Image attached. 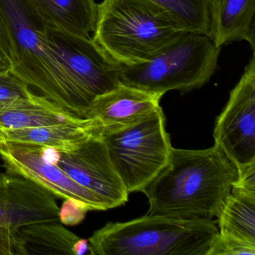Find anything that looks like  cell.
Returning <instances> with one entry per match:
<instances>
[{
	"instance_id": "cell-23",
	"label": "cell",
	"mask_w": 255,
	"mask_h": 255,
	"mask_svg": "<svg viewBox=\"0 0 255 255\" xmlns=\"http://www.w3.org/2000/svg\"><path fill=\"white\" fill-rule=\"evenodd\" d=\"M18 230L0 225V255H18Z\"/></svg>"
},
{
	"instance_id": "cell-19",
	"label": "cell",
	"mask_w": 255,
	"mask_h": 255,
	"mask_svg": "<svg viewBox=\"0 0 255 255\" xmlns=\"http://www.w3.org/2000/svg\"><path fill=\"white\" fill-rule=\"evenodd\" d=\"M170 14L186 32L209 35L207 0H147Z\"/></svg>"
},
{
	"instance_id": "cell-27",
	"label": "cell",
	"mask_w": 255,
	"mask_h": 255,
	"mask_svg": "<svg viewBox=\"0 0 255 255\" xmlns=\"http://www.w3.org/2000/svg\"><path fill=\"white\" fill-rule=\"evenodd\" d=\"M0 174H1V173H0Z\"/></svg>"
},
{
	"instance_id": "cell-24",
	"label": "cell",
	"mask_w": 255,
	"mask_h": 255,
	"mask_svg": "<svg viewBox=\"0 0 255 255\" xmlns=\"http://www.w3.org/2000/svg\"><path fill=\"white\" fill-rule=\"evenodd\" d=\"M231 189L255 195V163L238 170V178L234 182Z\"/></svg>"
},
{
	"instance_id": "cell-9",
	"label": "cell",
	"mask_w": 255,
	"mask_h": 255,
	"mask_svg": "<svg viewBox=\"0 0 255 255\" xmlns=\"http://www.w3.org/2000/svg\"><path fill=\"white\" fill-rule=\"evenodd\" d=\"M48 38L89 105L121 85V65L91 37L77 36L48 26Z\"/></svg>"
},
{
	"instance_id": "cell-20",
	"label": "cell",
	"mask_w": 255,
	"mask_h": 255,
	"mask_svg": "<svg viewBox=\"0 0 255 255\" xmlns=\"http://www.w3.org/2000/svg\"><path fill=\"white\" fill-rule=\"evenodd\" d=\"M206 255H255V244L218 231L210 241Z\"/></svg>"
},
{
	"instance_id": "cell-3",
	"label": "cell",
	"mask_w": 255,
	"mask_h": 255,
	"mask_svg": "<svg viewBox=\"0 0 255 255\" xmlns=\"http://www.w3.org/2000/svg\"><path fill=\"white\" fill-rule=\"evenodd\" d=\"M186 29L147 0H104L98 5L93 38L121 66L151 59Z\"/></svg>"
},
{
	"instance_id": "cell-12",
	"label": "cell",
	"mask_w": 255,
	"mask_h": 255,
	"mask_svg": "<svg viewBox=\"0 0 255 255\" xmlns=\"http://www.w3.org/2000/svg\"><path fill=\"white\" fill-rule=\"evenodd\" d=\"M162 96L125 85L101 95L92 103L88 119H98L104 130L132 125L160 107Z\"/></svg>"
},
{
	"instance_id": "cell-18",
	"label": "cell",
	"mask_w": 255,
	"mask_h": 255,
	"mask_svg": "<svg viewBox=\"0 0 255 255\" xmlns=\"http://www.w3.org/2000/svg\"><path fill=\"white\" fill-rule=\"evenodd\" d=\"M219 232L255 244V195L231 189L218 213Z\"/></svg>"
},
{
	"instance_id": "cell-10",
	"label": "cell",
	"mask_w": 255,
	"mask_h": 255,
	"mask_svg": "<svg viewBox=\"0 0 255 255\" xmlns=\"http://www.w3.org/2000/svg\"><path fill=\"white\" fill-rule=\"evenodd\" d=\"M0 159L6 173L31 180L55 197L81 201L90 210H106L94 194L74 181L62 168L47 162L40 146L0 141Z\"/></svg>"
},
{
	"instance_id": "cell-5",
	"label": "cell",
	"mask_w": 255,
	"mask_h": 255,
	"mask_svg": "<svg viewBox=\"0 0 255 255\" xmlns=\"http://www.w3.org/2000/svg\"><path fill=\"white\" fill-rule=\"evenodd\" d=\"M220 51L209 35L187 32L149 60L121 67L120 82L162 97L174 90L184 95L210 81Z\"/></svg>"
},
{
	"instance_id": "cell-6",
	"label": "cell",
	"mask_w": 255,
	"mask_h": 255,
	"mask_svg": "<svg viewBox=\"0 0 255 255\" xmlns=\"http://www.w3.org/2000/svg\"><path fill=\"white\" fill-rule=\"evenodd\" d=\"M162 108L141 120L104 130L110 161L129 193L141 192L168 163L171 145Z\"/></svg>"
},
{
	"instance_id": "cell-7",
	"label": "cell",
	"mask_w": 255,
	"mask_h": 255,
	"mask_svg": "<svg viewBox=\"0 0 255 255\" xmlns=\"http://www.w3.org/2000/svg\"><path fill=\"white\" fill-rule=\"evenodd\" d=\"M40 147L47 162L62 168L74 181L94 194L106 210L128 202L129 193L110 161L104 132L69 150Z\"/></svg>"
},
{
	"instance_id": "cell-15",
	"label": "cell",
	"mask_w": 255,
	"mask_h": 255,
	"mask_svg": "<svg viewBox=\"0 0 255 255\" xmlns=\"http://www.w3.org/2000/svg\"><path fill=\"white\" fill-rule=\"evenodd\" d=\"M17 236L18 255H92L89 240L80 238L59 220L22 227Z\"/></svg>"
},
{
	"instance_id": "cell-8",
	"label": "cell",
	"mask_w": 255,
	"mask_h": 255,
	"mask_svg": "<svg viewBox=\"0 0 255 255\" xmlns=\"http://www.w3.org/2000/svg\"><path fill=\"white\" fill-rule=\"evenodd\" d=\"M215 144L237 169L255 163V55L215 125Z\"/></svg>"
},
{
	"instance_id": "cell-4",
	"label": "cell",
	"mask_w": 255,
	"mask_h": 255,
	"mask_svg": "<svg viewBox=\"0 0 255 255\" xmlns=\"http://www.w3.org/2000/svg\"><path fill=\"white\" fill-rule=\"evenodd\" d=\"M218 231L213 219L147 214L108 222L89 241L92 255H206Z\"/></svg>"
},
{
	"instance_id": "cell-2",
	"label": "cell",
	"mask_w": 255,
	"mask_h": 255,
	"mask_svg": "<svg viewBox=\"0 0 255 255\" xmlns=\"http://www.w3.org/2000/svg\"><path fill=\"white\" fill-rule=\"evenodd\" d=\"M0 20L12 49L11 72L59 107L88 119L89 105L29 0H0Z\"/></svg>"
},
{
	"instance_id": "cell-21",
	"label": "cell",
	"mask_w": 255,
	"mask_h": 255,
	"mask_svg": "<svg viewBox=\"0 0 255 255\" xmlns=\"http://www.w3.org/2000/svg\"><path fill=\"white\" fill-rule=\"evenodd\" d=\"M32 92V89L10 70L0 71V104L25 98Z\"/></svg>"
},
{
	"instance_id": "cell-25",
	"label": "cell",
	"mask_w": 255,
	"mask_h": 255,
	"mask_svg": "<svg viewBox=\"0 0 255 255\" xmlns=\"http://www.w3.org/2000/svg\"><path fill=\"white\" fill-rule=\"evenodd\" d=\"M0 50L9 59L10 62H11L13 58L12 49H11L6 31L1 20H0Z\"/></svg>"
},
{
	"instance_id": "cell-11",
	"label": "cell",
	"mask_w": 255,
	"mask_h": 255,
	"mask_svg": "<svg viewBox=\"0 0 255 255\" xmlns=\"http://www.w3.org/2000/svg\"><path fill=\"white\" fill-rule=\"evenodd\" d=\"M55 196L20 176L0 174V225L18 228L59 219Z\"/></svg>"
},
{
	"instance_id": "cell-26",
	"label": "cell",
	"mask_w": 255,
	"mask_h": 255,
	"mask_svg": "<svg viewBox=\"0 0 255 255\" xmlns=\"http://www.w3.org/2000/svg\"><path fill=\"white\" fill-rule=\"evenodd\" d=\"M11 68V62L9 59L0 50V71H6Z\"/></svg>"
},
{
	"instance_id": "cell-13",
	"label": "cell",
	"mask_w": 255,
	"mask_h": 255,
	"mask_svg": "<svg viewBox=\"0 0 255 255\" xmlns=\"http://www.w3.org/2000/svg\"><path fill=\"white\" fill-rule=\"evenodd\" d=\"M209 36L219 48L245 41L255 50V0H207Z\"/></svg>"
},
{
	"instance_id": "cell-16",
	"label": "cell",
	"mask_w": 255,
	"mask_h": 255,
	"mask_svg": "<svg viewBox=\"0 0 255 255\" xmlns=\"http://www.w3.org/2000/svg\"><path fill=\"white\" fill-rule=\"evenodd\" d=\"M81 119L34 92L25 98L0 104V130L39 128Z\"/></svg>"
},
{
	"instance_id": "cell-17",
	"label": "cell",
	"mask_w": 255,
	"mask_h": 255,
	"mask_svg": "<svg viewBox=\"0 0 255 255\" xmlns=\"http://www.w3.org/2000/svg\"><path fill=\"white\" fill-rule=\"evenodd\" d=\"M47 26L62 32L90 37L95 30L98 4L95 0H29Z\"/></svg>"
},
{
	"instance_id": "cell-14",
	"label": "cell",
	"mask_w": 255,
	"mask_h": 255,
	"mask_svg": "<svg viewBox=\"0 0 255 255\" xmlns=\"http://www.w3.org/2000/svg\"><path fill=\"white\" fill-rule=\"evenodd\" d=\"M103 132L104 128L98 119H83L39 128L0 130V141L69 150Z\"/></svg>"
},
{
	"instance_id": "cell-22",
	"label": "cell",
	"mask_w": 255,
	"mask_h": 255,
	"mask_svg": "<svg viewBox=\"0 0 255 255\" xmlns=\"http://www.w3.org/2000/svg\"><path fill=\"white\" fill-rule=\"evenodd\" d=\"M89 211L90 209L84 203L74 199H65L62 207H59V219L64 225L74 226L84 220Z\"/></svg>"
},
{
	"instance_id": "cell-1",
	"label": "cell",
	"mask_w": 255,
	"mask_h": 255,
	"mask_svg": "<svg viewBox=\"0 0 255 255\" xmlns=\"http://www.w3.org/2000/svg\"><path fill=\"white\" fill-rule=\"evenodd\" d=\"M238 169L218 146L204 150L172 147L168 163L141 191L147 214L213 219L220 211Z\"/></svg>"
}]
</instances>
